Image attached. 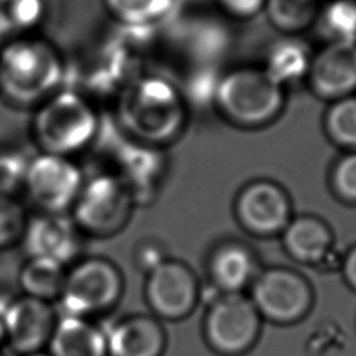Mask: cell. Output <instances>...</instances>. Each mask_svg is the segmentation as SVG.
I'll list each match as a JSON object with an SVG mask.
<instances>
[{"label": "cell", "mask_w": 356, "mask_h": 356, "mask_svg": "<svg viewBox=\"0 0 356 356\" xmlns=\"http://www.w3.org/2000/svg\"><path fill=\"white\" fill-rule=\"evenodd\" d=\"M57 320L53 303L25 295L14 298L7 316L6 342L18 355L42 352Z\"/></svg>", "instance_id": "obj_14"}, {"label": "cell", "mask_w": 356, "mask_h": 356, "mask_svg": "<svg viewBox=\"0 0 356 356\" xmlns=\"http://www.w3.org/2000/svg\"><path fill=\"white\" fill-rule=\"evenodd\" d=\"M82 234L67 213H38L26 221L21 239L28 257H40L71 266L78 260Z\"/></svg>", "instance_id": "obj_12"}, {"label": "cell", "mask_w": 356, "mask_h": 356, "mask_svg": "<svg viewBox=\"0 0 356 356\" xmlns=\"http://www.w3.org/2000/svg\"><path fill=\"white\" fill-rule=\"evenodd\" d=\"M47 348L50 356H108L106 330L79 316L58 317Z\"/></svg>", "instance_id": "obj_19"}, {"label": "cell", "mask_w": 356, "mask_h": 356, "mask_svg": "<svg viewBox=\"0 0 356 356\" xmlns=\"http://www.w3.org/2000/svg\"><path fill=\"white\" fill-rule=\"evenodd\" d=\"M167 257L163 245L156 241H145L135 250V263L138 268L146 274Z\"/></svg>", "instance_id": "obj_32"}, {"label": "cell", "mask_w": 356, "mask_h": 356, "mask_svg": "<svg viewBox=\"0 0 356 356\" xmlns=\"http://www.w3.org/2000/svg\"><path fill=\"white\" fill-rule=\"evenodd\" d=\"M214 106L234 127L264 128L281 115L285 107V88L263 67H236L222 72Z\"/></svg>", "instance_id": "obj_3"}, {"label": "cell", "mask_w": 356, "mask_h": 356, "mask_svg": "<svg viewBox=\"0 0 356 356\" xmlns=\"http://www.w3.org/2000/svg\"><path fill=\"white\" fill-rule=\"evenodd\" d=\"M99 117L93 106L72 90L56 92L33 115L32 132L42 153L71 157L96 138Z\"/></svg>", "instance_id": "obj_4"}, {"label": "cell", "mask_w": 356, "mask_h": 356, "mask_svg": "<svg viewBox=\"0 0 356 356\" xmlns=\"http://www.w3.org/2000/svg\"><path fill=\"white\" fill-rule=\"evenodd\" d=\"M220 8L235 19H249L263 13L266 0H216Z\"/></svg>", "instance_id": "obj_33"}, {"label": "cell", "mask_w": 356, "mask_h": 356, "mask_svg": "<svg viewBox=\"0 0 356 356\" xmlns=\"http://www.w3.org/2000/svg\"><path fill=\"white\" fill-rule=\"evenodd\" d=\"M28 214L17 195L0 192V250L21 242Z\"/></svg>", "instance_id": "obj_28"}, {"label": "cell", "mask_w": 356, "mask_h": 356, "mask_svg": "<svg viewBox=\"0 0 356 356\" xmlns=\"http://www.w3.org/2000/svg\"><path fill=\"white\" fill-rule=\"evenodd\" d=\"M10 33V31L6 28V25L0 21V42Z\"/></svg>", "instance_id": "obj_37"}, {"label": "cell", "mask_w": 356, "mask_h": 356, "mask_svg": "<svg viewBox=\"0 0 356 356\" xmlns=\"http://www.w3.org/2000/svg\"><path fill=\"white\" fill-rule=\"evenodd\" d=\"M313 26L325 43H356V0H328Z\"/></svg>", "instance_id": "obj_24"}, {"label": "cell", "mask_w": 356, "mask_h": 356, "mask_svg": "<svg viewBox=\"0 0 356 356\" xmlns=\"http://www.w3.org/2000/svg\"><path fill=\"white\" fill-rule=\"evenodd\" d=\"M261 316L246 293H217L203 318V337L221 356H241L257 342Z\"/></svg>", "instance_id": "obj_7"}, {"label": "cell", "mask_w": 356, "mask_h": 356, "mask_svg": "<svg viewBox=\"0 0 356 356\" xmlns=\"http://www.w3.org/2000/svg\"><path fill=\"white\" fill-rule=\"evenodd\" d=\"M108 356H163L167 332L153 314H129L117 320L108 330Z\"/></svg>", "instance_id": "obj_16"}, {"label": "cell", "mask_w": 356, "mask_h": 356, "mask_svg": "<svg viewBox=\"0 0 356 356\" xmlns=\"http://www.w3.org/2000/svg\"><path fill=\"white\" fill-rule=\"evenodd\" d=\"M249 292V298L261 318L281 325L305 318L314 302V292L309 280L296 270L284 266L261 268Z\"/></svg>", "instance_id": "obj_8"}, {"label": "cell", "mask_w": 356, "mask_h": 356, "mask_svg": "<svg viewBox=\"0 0 356 356\" xmlns=\"http://www.w3.org/2000/svg\"><path fill=\"white\" fill-rule=\"evenodd\" d=\"M163 170V156L157 147L132 140L118 152L117 170L111 174L124 184L136 206L153 200Z\"/></svg>", "instance_id": "obj_17"}, {"label": "cell", "mask_w": 356, "mask_h": 356, "mask_svg": "<svg viewBox=\"0 0 356 356\" xmlns=\"http://www.w3.org/2000/svg\"><path fill=\"white\" fill-rule=\"evenodd\" d=\"M312 93L328 103L356 93V43H325L313 53L306 78Z\"/></svg>", "instance_id": "obj_13"}, {"label": "cell", "mask_w": 356, "mask_h": 356, "mask_svg": "<svg viewBox=\"0 0 356 356\" xmlns=\"http://www.w3.org/2000/svg\"><path fill=\"white\" fill-rule=\"evenodd\" d=\"M18 356H50L46 352H33V353H26V355H18Z\"/></svg>", "instance_id": "obj_38"}, {"label": "cell", "mask_w": 356, "mask_h": 356, "mask_svg": "<svg viewBox=\"0 0 356 356\" xmlns=\"http://www.w3.org/2000/svg\"><path fill=\"white\" fill-rule=\"evenodd\" d=\"M29 160L19 152L0 153V192L17 195L18 189H24Z\"/></svg>", "instance_id": "obj_31"}, {"label": "cell", "mask_w": 356, "mask_h": 356, "mask_svg": "<svg viewBox=\"0 0 356 356\" xmlns=\"http://www.w3.org/2000/svg\"><path fill=\"white\" fill-rule=\"evenodd\" d=\"M118 121L134 142L160 147L182 132L186 103L170 79L160 75L138 76L121 90Z\"/></svg>", "instance_id": "obj_1"}, {"label": "cell", "mask_w": 356, "mask_h": 356, "mask_svg": "<svg viewBox=\"0 0 356 356\" xmlns=\"http://www.w3.org/2000/svg\"><path fill=\"white\" fill-rule=\"evenodd\" d=\"M63 76V58L46 40L19 38L0 50V90L13 103H42L57 92Z\"/></svg>", "instance_id": "obj_2"}, {"label": "cell", "mask_w": 356, "mask_h": 356, "mask_svg": "<svg viewBox=\"0 0 356 356\" xmlns=\"http://www.w3.org/2000/svg\"><path fill=\"white\" fill-rule=\"evenodd\" d=\"M341 273L348 286L356 292V245H353L341 259Z\"/></svg>", "instance_id": "obj_34"}, {"label": "cell", "mask_w": 356, "mask_h": 356, "mask_svg": "<svg viewBox=\"0 0 356 356\" xmlns=\"http://www.w3.org/2000/svg\"><path fill=\"white\" fill-rule=\"evenodd\" d=\"M181 42L192 64L218 65L231 49V31L217 18L199 17L185 22Z\"/></svg>", "instance_id": "obj_20"}, {"label": "cell", "mask_w": 356, "mask_h": 356, "mask_svg": "<svg viewBox=\"0 0 356 356\" xmlns=\"http://www.w3.org/2000/svg\"><path fill=\"white\" fill-rule=\"evenodd\" d=\"M143 295L154 317L179 321L195 310L202 288L191 266L167 257L146 274Z\"/></svg>", "instance_id": "obj_10"}, {"label": "cell", "mask_w": 356, "mask_h": 356, "mask_svg": "<svg viewBox=\"0 0 356 356\" xmlns=\"http://www.w3.org/2000/svg\"><path fill=\"white\" fill-rule=\"evenodd\" d=\"M124 293V275L110 259L88 256L67 270L58 303L63 314L92 318L114 309Z\"/></svg>", "instance_id": "obj_5"}, {"label": "cell", "mask_w": 356, "mask_h": 356, "mask_svg": "<svg viewBox=\"0 0 356 356\" xmlns=\"http://www.w3.org/2000/svg\"><path fill=\"white\" fill-rule=\"evenodd\" d=\"M85 175L71 157L40 153L28 164L24 192L39 213H67L75 203Z\"/></svg>", "instance_id": "obj_9"}, {"label": "cell", "mask_w": 356, "mask_h": 356, "mask_svg": "<svg viewBox=\"0 0 356 356\" xmlns=\"http://www.w3.org/2000/svg\"><path fill=\"white\" fill-rule=\"evenodd\" d=\"M318 0H266L263 13L282 35H299L313 26L320 10Z\"/></svg>", "instance_id": "obj_25"}, {"label": "cell", "mask_w": 356, "mask_h": 356, "mask_svg": "<svg viewBox=\"0 0 356 356\" xmlns=\"http://www.w3.org/2000/svg\"><path fill=\"white\" fill-rule=\"evenodd\" d=\"M13 296L6 292L0 291V342H6V325H7V316L13 302Z\"/></svg>", "instance_id": "obj_35"}, {"label": "cell", "mask_w": 356, "mask_h": 356, "mask_svg": "<svg viewBox=\"0 0 356 356\" xmlns=\"http://www.w3.org/2000/svg\"><path fill=\"white\" fill-rule=\"evenodd\" d=\"M67 267L40 257H28L18 274V284L22 295L40 299L49 303L58 300Z\"/></svg>", "instance_id": "obj_22"}, {"label": "cell", "mask_w": 356, "mask_h": 356, "mask_svg": "<svg viewBox=\"0 0 356 356\" xmlns=\"http://www.w3.org/2000/svg\"><path fill=\"white\" fill-rule=\"evenodd\" d=\"M235 216L252 235L268 238L281 235L293 217L286 191L271 179L246 184L235 199Z\"/></svg>", "instance_id": "obj_11"}, {"label": "cell", "mask_w": 356, "mask_h": 356, "mask_svg": "<svg viewBox=\"0 0 356 356\" xmlns=\"http://www.w3.org/2000/svg\"><path fill=\"white\" fill-rule=\"evenodd\" d=\"M134 207L131 193L115 175L97 172L85 178L70 211L82 235L110 238L127 227Z\"/></svg>", "instance_id": "obj_6"}, {"label": "cell", "mask_w": 356, "mask_h": 356, "mask_svg": "<svg viewBox=\"0 0 356 356\" xmlns=\"http://www.w3.org/2000/svg\"><path fill=\"white\" fill-rule=\"evenodd\" d=\"M280 236L285 252L293 260L306 266H320L335 248L330 225L313 214L292 217Z\"/></svg>", "instance_id": "obj_18"}, {"label": "cell", "mask_w": 356, "mask_h": 356, "mask_svg": "<svg viewBox=\"0 0 356 356\" xmlns=\"http://www.w3.org/2000/svg\"><path fill=\"white\" fill-rule=\"evenodd\" d=\"M260 270L253 249L239 241L221 242L207 259L210 284L218 293H245Z\"/></svg>", "instance_id": "obj_15"}, {"label": "cell", "mask_w": 356, "mask_h": 356, "mask_svg": "<svg viewBox=\"0 0 356 356\" xmlns=\"http://www.w3.org/2000/svg\"><path fill=\"white\" fill-rule=\"evenodd\" d=\"M43 15V0H0V21L11 32L28 31Z\"/></svg>", "instance_id": "obj_29"}, {"label": "cell", "mask_w": 356, "mask_h": 356, "mask_svg": "<svg viewBox=\"0 0 356 356\" xmlns=\"http://www.w3.org/2000/svg\"><path fill=\"white\" fill-rule=\"evenodd\" d=\"M221 75L218 65L193 64L179 88L185 103L196 107L214 106Z\"/></svg>", "instance_id": "obj_27"}, {"label": "cell", "mask_w": 356, "mask_h": 356, "mask_svg": "<svg viewBox=\"0 0 356 356\" xmlns=\"http://www.w3.org/2000/svg\"><path fill=\"white\" fill-rule=\"evenodd\" d=\"M313 53L298 35H282L273 40L264 56L263 70L281 86L307 78Z\"/></svg>", "instance_id": "obj_21"}, {"label": "cell", "mask_w": 356, "mask_h": 356, "mask_svg": "<svg viewBox=\"0 0 356 356\" xmlns=\"http://www.w3.org/2000/svg\"><path fill=\"white\" fill-rule=\"evenodd\" d=\"M327 138L345 152L356 150V93L331 102L323 118Z\"/></svg>", "instance_id": "obj_26"}, {"label": "cell", "mask_w": 356, "mask_h": 356, "mask_svg": "<svg viewBox=\"0 0 356 356\" xmlns=\"http://www.w3.org/2000/svg\"><path fill=\"white\" fill-rule=\"evenodd\" d=\"M206 1H209V0H177L178 6H182V4H185V6H197V4H203Z\"/></svg>", "instance_id": "obj_36"}, {"label": "cell", "mask_w": 356, "mask_h": 356, "mask_svg": "<svg viewBox=\"0 0 356 356\" xmlns=\"http://www.w3.org/2000/svg\"><path fill=\"white\" fill-rule=\"evenodd\" d=\"M0 356H1V355H0Z\"/></svg>", "instance_id": "obj_39"}, {"label": "cell", "mask_w": 356, "mask_h": 356, "mask_svg": "<svg viewBox=\"0 0 356 356\" xmlns=\"http://www.w3.org/2000/svg\"><path fill=\"white\" fill-rule=\"evenodd\" d=\"M335 196L349 204H356V150L345 152L332 165L330 174Z\"/></svg>", "instance_id": "obj_30"}, {"label": "cell", "mask_w": 356, "mask_h": 356, "mask_svg": "<svg viewBox=\"0 0 356 356\" xmlns=\"http://www.w3.org/2000/svg\"><path fill=\"white\" fill-rule=\"evenodd\" d=\"M104 4L120 24L142 29L170 21L179 8L177 0H104Z\"/></svg>", "instance_id": "obj_23"}]
</instances>
